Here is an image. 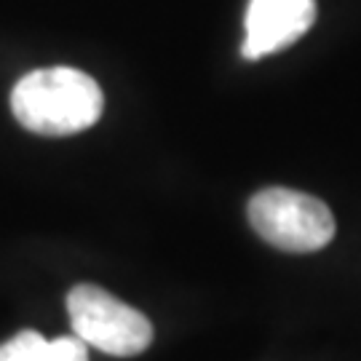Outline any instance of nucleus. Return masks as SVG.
I'll return each instance as SVG.
<instances>
[{
	"label": "nucleus",
	"mask_w": 361,
	"mask_h": 361,
	"mask_svg": "<svg viewBox=\"0 0 361 361\" xmlns=\"http://www.w3.org/2000/svg\"><path fill=\"white\" fill-rule=\"evenodd\" d=\"M43 361H89V345L78 335H65L49 340Z\"/></svg>",
	"instance_id": "423d86ee"
},
{
	"label": "nucleus",
	"mask_w": 361,
	"mask_h": 361,
	"mask_svg": "<svg viewBox=\"0 0 361 361\" xmlns=\"http://www.w3.org/2000/svg\"><path fill=\"white\" fill-rule=\"evenodd\" d=\"M316 19V0H249L244 59H262L302 38Z\"/></svg>",
	"instance_id": "20e7f679"
},
{
	"label": "nucleus",
	"mask_w": 361,
	"mask_h": 361,
	"mask_svg": "<svg viewBox=\"0 0 361 361\" xmlns=\"http://www.w3.org/2000/svg\"><path fill=\"white\" fill-rule=\"evenodd\" d=\"M249 222L271 246L297 255L316 252L335 235V217L329 207L289 188L259 190L249 201Z\"/></svg>",
	"instance_id": "f03ea898"
},
{
	"label": "nucleus",
	"mask_w": 361,
	"mask_h": 361,
	"mask_svg": "<svg viewBox=\"0 0 361 361\" xmlns=\"http://www.w3.org/2000/svg\"><path fill=\"white\" fill-rule=\"evenodd\" d=\"M99 83L75 67L32 70L11 91L13 118L32 134L67 137L94 126L102 116Z\"/></svg>",
	"instance_id": "f257e3e1"
},
{
	"label": "nucleus",
	"mask_w": 361,
	"mask_h": 361,
	"mask_svg": "<svg viewBox=\"0 0 361 361\" xmlns=\"http://www.w3.org/2000/svg\"><path fill=\"white\" fill-rule=\"evenodd\" d=\"M46 337L25 329L19 335H13L11 340L0 343V361H43L46 353Z\"/></svg>",
	"instance_id": "39448f33"
},
{
	"label": "nucleus",
	"mask_w": 361,
	"mask_h": 361,
	"mask_svg": "<svg viewBox=\"0 0 361 361\" xmlns=\"http://www.w3.org/2000/svg\"><path fill=\"white\" fill-rule=\"evenodd\" d=\"M70 324L86 345L110 356H137L153 343V324L137 308L121 302L107 289L78 284L67 295Z\"/></svg>",
	"instance_id": "7ed1b4c3"
}]
</instances>
